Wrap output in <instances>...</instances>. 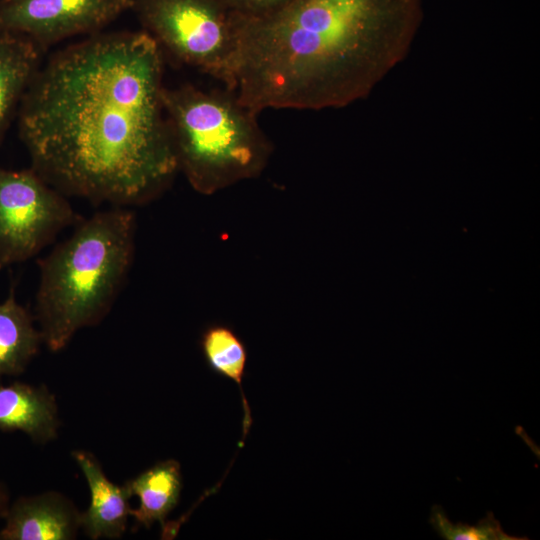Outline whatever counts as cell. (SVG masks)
<instances>
[{"instance_id": "52a82bcc", "label": "cell", "mask_w": 540, "mask_h": 540, "mask_svg": "<svg viewBox=\"0 0 540 540\" xmlns=\"http://www.w3.org/2000/svg\"><path fill=\"white\" fill-rule=\"evenodd\" d=\"M133 0H0V33L24 36L43 52L92 35L132 9Z\"/></svg>"}, {"instance_id": "3957f363", "label": "cell", "mask_w": 540, "mask_h": 540, "mask_svg": "<svg viewBox=\"0 0 540 540\" xmlns=\"http://www.w3.org/2000/svg\"><path fill=\"white\" fill-rule=\"evenodd\" d=\"M135 230L132 210L111 207L82 218L37 261L34 318L51 351L63 349L78 330L109 312L133 263Z\"/></svg>"}, {"instance_id": "e0dca14e", "label": "cell", "mask_w": 540, "mask_h": 540, "mask_svg": "<svg viewBox=\"0 0 540 540\" xmlns=\"http://www.w3.org/2000/svg\"><path fill=\"white\" fill-rule=\"evenodd\" d=\"M10 506L9 493L6 486L0 482V519H4Z\"/></svg>"}, {"instance_id": "8fae6325", "label": "cell", "mask_w": 540, "mask_h": 540, "mask_svg": "<svg viewBox=\"0 0 540 540\" xmlns=\"http://www.w3.org/2000/svg\"><path fill=\"white\" fill-rule=\"evenodd\" d=\"M43 53L24 36L0 33V147Z\"/></svg>"}, {"instance_id": "9a60e30c", "label": "cell", "mask_w": 540, "mask_h": 540, "mask_svg": "<svg viewBox=\"0 0 540 540\" xmlns=\"http://www.w3.org/2000/svg\"><path fill=\"white\" fill-rule=\"evenodd\" d=\"M429 523L435 532L445 540H527L507 534L492 512L475 525L458 522L452 523L443 508L434 505L431 509Z\"/></svg>"}, {"instance_id": "ba28073f", "label": "cell", "mask_w": 540, "mask_h": 540, "mask_svg": "<svg viewBox=\"0 0 540 540\" xmlns=\"http://www.w3.org/2000/svg\"><path fill=\"white\" fill-rule=\"evenodd\" d=\"M4 520L0 540H70L81 528V513L56 492L18 498Z\"/></svg>"}, {"instance_id": "30bf717a", "label": "cell", "mask_w": 540, "mask_h": 540, "mask_svg": "<svg viewBox=\"0 0 540 540\" xmlns=\"http://www.w3.org/2000/svg\"><path fill=\"white\" fill-rule=\"evenodd\" d=\"M59 424L55 398L46 387L19 382L0 386L1 431H21L45 443L56 437Z\"/></svg>"}, {"instance_id": "8992f818", "label": "cell", "mask_w": 540, "mask_h": 540, "mask_svg": "<svg viewBox=\"0 0 540 540\" xmlns=\"http://www.w3.org/2000/svg\"><path fill=\"white\" fill-rule=\"evenodd\" d=\"M32 168L0 167V270L25 262L82 217Z\"/></svg>"}, {"instance_id": "6da1fadb", "label": "cell", "mask_w": 540, "mask_h": 540, "mask_svg": "<svg viewBox=\"0 0 540 540\" xmlns=\"http://www.w3.org/2000/svg\"><path fill=\"white\" fill-rule=\"evenodd\" d=\"M164 87L163 53L144 30L98 32L57 51L17 112L30 168L93 204L156 198L178 172Z\"/></svg>"}, {"instance_id": "277c9868", "label": "cell", "mask_w": 540, "mask_h": 540, "mask_svg": "<svg viewBox=\"0 0 540 540\" xmlns=\"http://www.w3.org/2000/svg\"><path fill=\"white\" fill-rule=\"evenodd\" d=\"M163 105L178 171L197 192L213 194L264 169L270 142L231 90L164 87Z\"/></svg>"}, {"instance_id": "4fadbf2b", "label": "cell", "mask_w": 540, "mask_h": 540, "mask_svg": "<svg viewBox=\"0 0 540 540\" xmlns=\"http://www.w3.org/2000/svg\"><path fill=\"white\" fill-rule=\"evenodd\" d=\"M32 313L16 299L11 285L0 302V376L21 374L38 353L42 336Z\"/></svg>"}, {"instance_id": "7a4b0ae2", "label": "cell", "mask_w": 540, "mask_h": 540, "mask_svg": "<svg viewBox=\"0 0 540 540\" xmlns=\"http://www.w3.org/2000/svg\"><path fill=\"white\" fill-rule=\"evenodd\" d=\"M422 0H289L237 16L226 86L254 113L341 108L367 97L407 56Z\"/></svg>"}, {"instance_id": "7c38bea8", "label": "cell", "mask_w": 540, "mask_h": 540, "mask_svg": "<svg viewBox=\"0 0 540 540\" xmlns=\"http://www.w3.org/2000/svg\"><path fill=\"white\" fill-rule=\"evenodd\" d=\"M128 493L139 499L131 509L138 525L150 528L155 522L165 527L168 514L177 506L182 490V474L178 461L168 459L143 471L125 484Z\"/></svg>"}, {"instance_id": "5bb4252c", "label": "cell", "mask_w": 540, "mask_h": 540, "mask_svg": "<svg viewBox=\"0 0 540 540\" xmlns=\"http://www.w3.org/2000/svg\"><path fill=\"white\" fill-rule=\"evenodd\" d=\"M200 346L208 367L214 373L233 381L240 389L244 411V438L252 423L250 407L242 388L247 364L246 346L240 337L225 325L208 327L202 334Z\"/></svg>"}, {"instance_id": "9c48e42d", "label": "cell", "mask_w": 540, "mask_h": 540, "mask_svg": "<svg viewBox=\"0 0 540 540\" xmlns=\"http://www.w3.org/2000/svg\"><path fill=\"white\" fill-rule=\"evenodd\" d=\"M73 457L86 478L90 505L81 513V528L91 539L120 538L131 513L126 486H118L104 474L97 459L86 451H75Z\"/></svg>"}, {"instance_id": "2e32d148", "label": "cell", "mask_w": 540, "mask_h": 540, "mask_svg": "<svg viewBox=\"0 0 540 540\" xmlns=\"http://www.w3.org/2000/svg\"><path fill=\"white\" fill-rule=\"evenodd\" d=\"M227 6L241 18H256L269 14L289 0H224Z\"/></svg>"}, {"instance_id": "5b68a950", "label": "cell", "mask_w": 540, "mask_h": 540, "mask_svg": "<svg viewBox=\"0 0 540 540\" xmlns=\"http://www.w3.org/2000/svg\"><path fill=\"white\" fill-rule=\"evenodd\" d=\"M132 10L162 52L228 85L238 29L224 0H133Z\"/></svg>"}]
</instances>
